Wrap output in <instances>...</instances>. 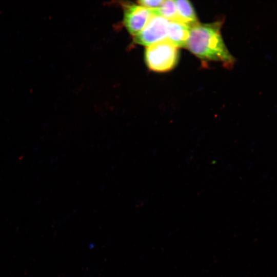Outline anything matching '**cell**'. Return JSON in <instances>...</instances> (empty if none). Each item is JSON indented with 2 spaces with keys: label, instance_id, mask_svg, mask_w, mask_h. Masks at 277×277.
Masks as SVG:
<instances>
[{
  "label": "cell",
  "instance_id": "cell-6",
  "mask_svg": "<svg viewBox=\"0 0 277 277\" xmlns=\"http://www.w3.org/2000/svg\"><path fill=\"white\" fill-rule=\"evenodd\" d=\"M180 22L190 27L199 23L192 4L187 0L175 1Z\"/></svg>",
  "mask_w": 277,
  "mask_h": 277
},
{
  "label": "cell",
  "instance_id": "cell-7",
  "mask_svg": "<svg viewBox=\"0 0 277 277\" xmlns=\"http://www.w3.org/2000/svg\"><path fill=\"white\" fill-rule=\"evenodd\" d=\"M154 13L169 21L180 22L175 1H165L162 6L153 10Z\"/></svg>",
  "mask_w": 277,
  "mask_h": 277
},
{
  "label": "cell",
  "instance_id": "cell-8",
  "mask_svg": "<svg viewBox=\"0 0 277 277\" xmlns=\"http://www.w3.org/2000/svg\"><path fill=\"white\" fill-rule=\"evenodd\" d=\"M164 1L163 0H142L137 2L140 5L149 9L154 10L160 7Z\"/></svg>",
  "mask_w": 277,
  "mask_h": 277
},
{
  "label": "cell",
  "instance_id": "cell-1",
  "mask_svg": "<svg viewBox=\"0 0 277 277\" xmlns=\"http://www.w3.org/2000/svg\"><path fill=\"white\" fill-rule=\"evenodd\" d=\"M221 23H199L190 27L187 47L199 58L206 61L221 62L226 66H233L234 58L223 39Z\"/></svg>",
  "mask_w": 277,
  "mask_h": 277
},
{
  "label": "cell",
  "instance_id": "cell-2",
  "mask_svg": "<svg viewBox=\"0 0 277 277\" xmlns=\"http://www.w3.org/2000/svg\"><path fill=\"white\" fill-rule=\"evenodd\" d=\"M179 57L178 48L168 39L147 47L145 52L148 67L156 72H166L173 69Z\"/></svg>",
  "mask_w": 277,
  "mask_h": 277
},
{
  "label": "cell",
  "instance_id": "cell-3",
  "mask_svg": "<svg viewBox=\"0 0 277 277\" xmlns=\"http://www.w3.org/2000/svg\"><path fill=\"white\" fill-rule=\"evenodd\" d=\"M169 22L165 18L154 14L144 28L134 36V42L148 47L167 39Z\"/></svg>",
  "mask_w": 277,
  "mask_h": 277
},
{
  "label": "cell",
  "instance_id": "cell-5",
  "mask_svg": "<svg viewBox=\"0 0 277 277\" xmlns=\"http://www.w3.org/2000/svg\"><path fill=\"white\" fill-rule=\"evenodd\" d=\"M190 27L179 21H169L167 39L177 48L187 47Z\"/></svg>",
  "mask_w": 277,
  "mask_h": 277
},
{
  "label": "cell",
  "instance_id": "cell-4",
  "mask_svg": "<svg viewBox=\"0 0 277 277\" xmlns=\"http://www.w3.org/2000/svg\"><path fill=\"white\" fill-rule=\"evenodd\" d=\"M124 24L128 31L136 35L154 14L153 10L136 4L126 5L124 7Z\"/></svg>",
  "mask_w": 277,
  "mask_h": 277
}]
</instances>
